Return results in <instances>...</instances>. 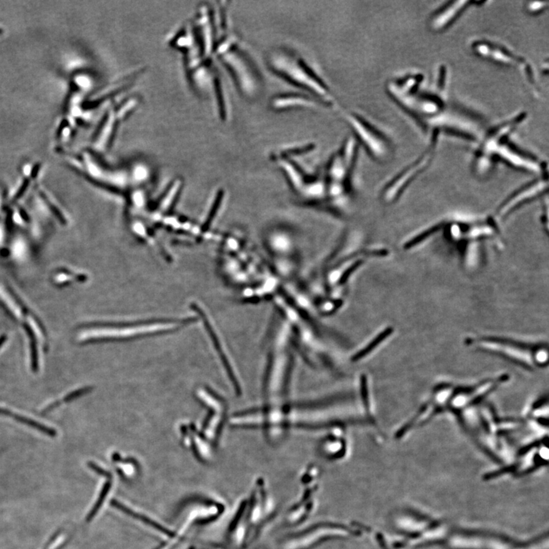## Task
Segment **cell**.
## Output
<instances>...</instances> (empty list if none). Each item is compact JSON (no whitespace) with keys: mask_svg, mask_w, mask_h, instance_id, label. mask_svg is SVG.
I'll use <instances>...</instances> for the list:
<instances>
[{"mask_svg":"<svg viewBox=\"0 0 549 549\" xmlns=\"http://www.w3.org/2000/svg\"><path fill=\"white\" fill-rule=\"evenodd\" d=\"M508 379L507 375H503L496 379H488L468 386L439 384L432 391L430 398L400 430L406 435L414 429L424 426L436 416L446 413L453 414L460 423L470 409L483 403L489 394L507 382Z\"/></svg>","mask_w":549,"mask_h":549,"instance_id":"cell-1","label":"cell"},{"mask_svg":"<svg viewBox=\"0 0 549 549\" xmlns=\"http://www.w3.org/2000/svg\"><path fill=\"white\" fill-rule=\"evenodd\" d=\"M266 63L273 74L316 98L324 107L335 109L338 106L328 83L298 51L283 47L274 48L268 52Z\"/></svg>","mask_w":549,"mask_h":549,"instance_id":"cell-2","label":"cell"},{"mask_svg":"<svg viewBox=\"0 0 549 549\" xmlns=\"http://www.w3.org/2000/svg\"><path fill=\"white\" fill-rule=\"evenodd\" d=\"M468 345L486 353L504 358L526 370L547 367V343H530L496 337L468 338Z\"/></svg>","mask_w":549,"mask_h":549,"instance_id":"cell-3","label":"cell"},{"mask_svg":"<svg viewBox=\"0 0 549 549\" xmlns=\"http://www.w3.org/2000/svg\"><path fill=\"white\" fill-rule=\"evenodd\" d=\"M342 116L358 144L364 147L373 158L383 160L388 157L391 150L389 140L366 116L351 110L344 111Z\"/></svg>","mask_w":549,"mask_h":549,"instance_id":"cell-4","label":"cell"},{"mask_svg":"<svg viewBox=\"0 0 549 549\" xmlns=\"http://www.w3.org/2000/svg\"><path fill=\"white\" fill-rule=\"evenodd\" d=\"M227 55V65L239 90L245 96L254 98L261 93L263 79L260 70L252 57L239 45L232 42Z\"/></svg>","mask_w":549,"mask_h":549,"instance_id":"cell-5","label":"cell"},{"mask_svg":"<svg viewBox=\"0 0 549 549\" xmlns=\"http://www.w3.org/2000/svg\"><path fill=\"white\" fill-rule=\"evenodd\" d=\"M359 148L353 136H349L330 159L327 174L332 196H340L345 189L356 165Z\"/></svg>","mask_w":549,"mask_h":549,"instance_id":"cell-6","label":"cell"},{"mask_svg":"<svg viewBox=\"0 0 549 549\" xmlns=\"http://www.w3.org/2000/svg\"><path fill=\"white\" fill-rule=\"evenodd\" d=\"M434 134L430 148L428 149L420 158L417 159L415 162L405 168L395 177L393 178L388 182V185L384 188L382 196L385 201L393 202L396 201L407 190V187L414 182L416 178L429 166L436 148L437 133L436 132Z\"/></svg>","mask_w":549,"mask_h":549,"instance_id":"cell-7","label":"cell"},{"mask_svg":"<svg viewBox=\"0 0 549 549\" xmlns=\"http://www.w3.org/2000/svg\"><path fill=\"white\" fill-rule=\"evenodd\" d=\"M547 175L525 184L517 190L514 191L500 205L496 211L495 217L504 220L506 217L517 211L522 206L542 195L543 192L547 190Z\"/></svg>","mask_w":549,"mask_h":549,"instance_id":"cell-8","label":"cell"},{"mask_svg":"<svg viewBox=\"0 0 549 549\" xmlns=\"http://www.w3.org/2000/svg\"><path fill=\"white\" fill-rule=\"evenodd\" d=\"M353 531L343 525L337 524H322L305 533L289 540L285 544V549H309L317 545L320 541L334 538H342L351 535Z\"/></svg>","mask_w":549,"mask_h":549,"instance_id":"cell-9","label":"cell"},{"mask_svg":"<svg viewBox=\"0 0 549 549\" xmlns=\"http://www.w3.org/2000/svg\"><path fill=\"white\" fill-rule=\"evenodd\" d=\"M269 106L274 112H283L295 109H313L324 107L316 98L303 92L282 93L270 99Z\"/></svg>","mask_w":549,"mask_h":549,"instance_id":"cell-10","label":"cell"},{"mask_svg":"<svg viewBox=\"0 0 549 549\" xmlns=\"http://www.w3.org/2000/svg\"><path fill=\"white\" fill-rule=\"evenodd\" d=\"M176 328V324L163 323V324H148V325L144 324V325L132 326V327H125V328H105L102 329L103 331L96 333L94 336L89 337L87 340L92 341V340H100V339L128 338V337H136V335L169 331Z\"/></svg>","mask_w":549,"mask_h":549,"instance_id":"cell-11","label":"cell"},{"mask_svg":"<svg viewBox=\"0 0 549 549\" xmlns=\"http://www.w3.org/2000/svg\"><path fill=\"white\" fill-rule=\"evenodd\" d=\"M468 1H455L441 9L431 19L430 24L434 30H442L447 27L461 14L469 4Z\"/></svg>","mask_w":549,"mask_h":549,"instance_id":"cell-12","label":"cell"},{"mask_svg":"<svg viewBox=\"0 0 549 549\" xmlns=\"http://www.w3.org/2000/svg\"><path fill=\"white\" fill-rule=\"evenodd\" d=\"M0 414H1V415L7 416V417H10V418H13L14 420H16V421L20 422V423H23V424L32 426L34 429L39 430V431L42 432V433H45V434L48 435V436H55L57 435L56 430H54L52 428L48 427V426L42 424V423H39V422L36 421V420H32V419L28 418V417H24V416L13 413V412L10 411V410H7V409L0 407Z\"/></svg>","mask_w":549,"mask_h":549,"instance_id":"cell-13","label":"cell"},{"mask_svg":"<svg viewBox=\"0 0 549 549\" xmlns=\"http://www.w3.org/2000/svg\"><path fill=\"white\" fill-rule=\"evenodd\" d=\"M114 506H115V507L118 508L120 510L123 511L127 515H129V516L135 518L137 520L141 521V522H144V523L147 524V525L157 530V531L160 532V533L163 534V535H167L169 538L174 536L175 534L173 533V532L169 531V530H168L167 528H165V527L162 526V525H160V524L151 520V519H150V518L147 517V516H143V515H141L140 513H137V512L132 510V509H130V508L127 507V506H125V505L122 504V503H119V502L118 501H115L114 502Z\"/></svg>","mask_w":549,"mask_h":549,"instance_id":"cell-14","label":"cell"},{"mask_svg":"<svg viewBox=\"0 0 549 549\" xmlns=\"http://www.w3.org/2000/svg\"><path fill=\"white\" fill-rule=\"evenodd\" d=\"M24 328L26 329V333H27L28 337H29V341H30L32 369H33L34 372H36L39 369L37 341H36V336L34 335L33 331L31 329L30 327L28 326L27 324H25Z\"/></svg>","mask_w":549,"mask_h":549,"instance_id":"cell-15","label":"cell"},{"mask_svg":"<svg viewBox=\"0 0 549 549\" xmlns=\"http://www.w3.org/2000/svg\"><path fill=\"white\" fill-rule=\"evenodd\" d=\"M77 90H78V86L76 83H71L70 89H69L68 93H67V96H66L64 101V104H63V113L67 114L68 112L71 99H72L73 96L77 93Z\"/></svg>","mask_w":549,"mask_h":549,"instance_id":"cell-16","label":"cell"},{"mask_svg":"<svg viewBox=\"0 0 549 549\" xmlns=\"http://www.w3.org/2000/svg\"><path fill=\"white\" fill-rule=\"evenodd\" d=\"M91 390V388H83L77 390V391H72V392L69 393L68 394L64 396V399L61 401L59 400L61 404L62 402H68V401H73V400L76 399V398H79L83 394H86Z\"/></svg>","mask_w":549,"mask_h":549,"instance_id":"cell-17","label":"cell"},{"mask_svg":"<svg viewBox=\"0 0 549 549\" xmlns=\"http://www.w3.org/2000/svg\"><path fill=\"white\" fill-rule=\"evenodd\" d=\"M67 125H68V121H67V120H64V121H62V122H61V125H60L59 128H58V131H57L56 132L57 139H59V138H61V134H62L63 131H64V128H65L67 126Z\"/></svg>","mask_w":549,"mask_h":549,"instance_id":"cell-18","label":"cell"},{"mask_svg":"<svg viewBox=\"0 0 549 549\" xmlns=\"http://www.w3.org/2000/svg\"><path fill=\"white\" fill-rule=\"evenodd\" d=\"M532 4L535 6H532V4L530 3L529 6H528V10H529L530 12L539 11V10H542L543 7H544V4H543V3L539 7H538V3H532Z\"/></svg>","mask_w":549,"mask_h":549,"instance_id":"cell-19","label":"cell"},{"mask_svg":"<svg viewBox=\"0 0 549 549\" xmlns=\"http://www.w3.org/2000/svg\"><path fill=\"white\" fill-rule=\"evenodd\" d=\"M6 339H7V337H6V336H3L2 337H0V347H1L3 344H4V342H5Z\"/></svg>","mask_w":549,"mask_h":549,"instance_id":"cell-20","label":"cell"},{"mask_svg":"<svg viewBox=\"0 0 549 549\" xmlns=\"http://www.w3.org/2000/svg\"><path fill=\"white\" fill-rule=\"evenodd\" d=\"M3 33H4V30L0 28V35H2Z\"/></svg>","mask_w":549,"mask_h":549,"instance_id":"cell-21","label":"cell"}]
</instances>
